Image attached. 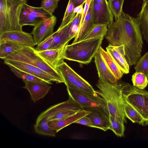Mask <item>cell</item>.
Wrapping results in <instances>:
<instances>
[{
	"label": "cell",
	"instance_id": "16",
	"mask_svg": "<svg viewBox=\"0 0 148 148\" xmlns=\"http://www.w3.org/2000/svg\"><path fill=\"white\" fill-rule=\"evenodd\" d=\"M106 49L123 73H129L130 65L125 57L124 45L114 46L109 45Z\"/></svg>",
	"mask_w": 148,
	"mask_h": 148
},
{
	"label": "cell",
	"instance_id": "6",
	"mask_svg": "<svg viewBox=\"0 0 148 148\" xmlns=\"http://www.w3.org/2000/svg\"><path fill=\"white\" fill-rule=\"evenodd\" d=\"M123 100L140 115L148 125V91L126 83H121Z\"/></svg>",
	"mask_w": 148,
	"mask_h": 148
},
{
	"label": "cell",
	"instance_id": "28",
	"mask_svg": "<svg viewBox=\"0 0 148 148\" xmlns=\"http://www.w3.org/2000/svg\"><path fill=\"white\" fill-rule=\"evenodd\" d=\"M124 112L127 118L133 123H137L142 126H146L145 122L138 113L124 100Z\"/></svg>",
	"mask_w": 148,
	"mask_h": 148
},
{
	"label": "cell",
	"instance_id": "5",
	"mask_svg": "<svg viewBox=\"0 0 148 148\" xmlns=\"http://www.w3.org/2000/svg\"><path fill=\"white\" fill-rule=\"evenodd\" d=\"M3 60L19 61L32 65L50 74L56 83H64L58 70L51 67L37 54L33 47L24 45L22 49L10 54Z\"/></svg>",
	"mask_w": 148,
	"mask_h": 148
},
{
	"label": "cell",
	"instance_id": "13",
	"mask_svg": "<svg viewBox=\"0 0 148 148\" xmlns=\"http://www.w3.org/2000/svg\"><path fill=\"white\" fill-rule=\"evenodd\" d=\"M4 63L11 65L18 69L39 78L49 84L51 82H55L53 78L50 74L42 69L32 65L19 61L4 60Z\"/></svg>",
	"mask_w": 148,
	"mask_h": 148
},
{
	"label": "cell",
	"instance_id": "9",
	"mask_svg": "<svg viewBox=\"0 0 148 148\" xmlns=\"http://www.w3.org/2000/svg\"><path fill=\"white\" fill-rule=\"evenodd\" d=\"M53 15L41 7H34L25 3L21 11L19 23L22 27L26 25L34 27Z\"/></svg>",
	"mask_w": 148,
	"mask_h": 148
},
{
	"label": "cell",
	"instance_id": "18",
	"mask_svg": "<svg viewBox=\"0 0 148 148\" xmlns=\"http://www.w3.org/2000/svg\"><path fill=\"white\" fill-rule=\"evenodd\" d=\"M94 59L99 79L111 84L117 82L118 80L106 64L99 49L95 56Z\"/></svg>",
	"mask_w": 148,
	"mask_h": 148
},
{
	"label": "cell",
	"instance_id": "4",
	"mask_svg": "<svg viewBox=\"0 0 148 148\" xmlns=\"http://www.w3.org/2000/svg\"><path fill=\"white\" fill-rule=\"evenodd\" d=\"M27 0H0V34L13 30H22L19 23L23 5Z\"/></svg>",
	"mask_w": 148,
	"mask_h": 148
},
{
	"label": "cell",
	"instance_id": "24",
	"mask_svg": "<svg viewBox=\"0 0 148 148\" xmlns=\"http://www.w3.org/2000/svg\"><path fill=\"white\" fill-rule=\"evenodd\" d=\"M99 50L106 64L118 80L123 76V73L120 69L111 56L100 46Z\"/></svg>",
	"mask_w": 148,
	"mask_h": 148
},
{
	"label": "cell",
	"instance_id": "14",
	"mask_svg": "<svg viewBox=\"0 0 148 148\" xmlns=\"http://www.w3.org/2000/svg\"><path fill=\"white\" fill-rule=\"evenodd\" d=\"M93 11L94 24L106 25L108 26L114 21V16L108 2L102 5L93 1Z\"/></svg>",
	"mask_w": 148,
	"mask_h": 148
},
{
	"label": "cell",
	"instance_id": "15",
	"mask_svg": "<svg viewBox=\"0 0 148 148\" xmlns=\"http://www.w3.org/2000/svg\"><path fill=\"white\" fill-rule=\"evenodd\" d=\"M23 81L25 84L23 88L29 91L31 99L34 102L44 97L51 87L46 83L25 80Z\"/></svg>",
	"mask_w": 148,
	"mask_h": 148
},
{
	"label": "cell",
	"instance_id": "20",
	"mask_svg": "<svg viewBox=\"0 0 148 148\" xmlns=\"http://www.w3.org/2000/svg\"><path fill=\"white\" fill-rule=\"evenodd\" d=\"M93 5V1L91 0L88 12L83 23L72 43L81 41L94 25Z\"/></svg>",
	"mask_w": 148,
	"mask_h": 148
},
{
	"label": "cell",
	"instance_id": "10",
	"mask_svg": "<svg viewBox=\"0 0 148 148\" xmlns=\"http://www.w3.org/2000/svg\"><path fill=\"white\" fill-rule=\"evenodd\" d=\"M79 109H83L78 103L69 97L67 101L52 106L41 112L36 120L44 118L48 122L56 120L57 117L64 111Z\"/></svg>",
	"mask_w": 148,
	"mask_h": 148
},
{
	"label": "cell",
	"instance_id": "39",
	"mask_svg": "<svg viewBox=\"0 0 148 148\" xmlns=\"http://www.w3.org/2000/svg\"><path fill=\"white\" fill-rule=\"evenodd\" d=\"M91 1V0H86L85 3V4L84 8L82 14L79 28L82 26L85 16L88 12Z\"/></svg>",
	"mask_w": 148,
	"mask_h": 148
},
{
	"label": "cell",
	"instance_id": "33",
	"mask_svg": "<svg viewBox=\"0 0 148 148\" xmlns=\"http://www.w3.org/2000/svg\"><path fill=\"white\" fill-rule=\"evenodd\" d=\"M124 0H108V3L110 10L114 17L117 19L123 12V6Z\"/></svg>",
	"mask_w": 148,
	"mask_h": 148
},
{
	"label": "cell",
	"instance_id": "30",
	"mask_svg": "<svg viewBox=\"0 0 148 148\" xmlns=\"http://www.w3.org/2000/svg\"><path fill=\"white\" fill-rule=\"evenodd\" d=\"M75 7L74 0H69L61 24L58 29L63 27L72 21L76 14L73 12Z\"/></svg>",
	"mask_w": 148,
	"mask_h": 148
},
{
	"label": "cell",
	"instance_id": "37",
	"mask_svg": "<svg viewBox=\"0 0 148 148\" xmlns=\"http://www.w3.org/2000/svg\"><path fill=\"white\" fill-rule=\"evenodd\" d=\"M59 0H42L40 7L53 14L58 8Z\"/></svg>",
	"mask_w": 148,
	"mask_h": 148
},
{
	"label": "cell",
	"instance_id": "43",
	"mask_svg": "<svg viewBox=\"0 0 148 148\" xmlns=\"http://www.w3.org/2000/svg\"><path fill=\"white\" fill-rule=\"evenodd\" d=\"M143 2H145L148 1V0H143Z\"/></svg>",
	"mask_w": 148,
	"mask_h": 148
},
{
	"label": "cell",
	"instance_id": "3",
	"mask_svg": "<svg viewBox=\"0 0 148 148\" xmlns=\"http://www.w3.org/2000/svg\"><path fill=\"white\" fill-rule=\"evenodd\" d=\"M104 37L81 40L65 47L63 58L69 60L87 64L98 52Z\"/></svg>",
	"mask_w": 148,
	"mask_h": 148
},
{
	"label": "cell",
	"instance_id": "21",
	"mask_svg": "<svg viewBox=\"0 0 148 148\" xmlns=\"http://www.w3.org/2000/svg\"><path fill=\"white\" fill-rule=\"evenodd\" d=\"M71 21L62 28L58 29L56 32L55 36L49 49L60 48L68 44L70 41L69 32Z\"/></svg>",
	"mask_w": 148,
	"mask_h": 148
},
{
	"label": "cell",
	"instance_id": "31",
	"mask_svg": "<svg viewBox=\"0 0 148 148\" xmlns=\"http://www.w3.org/2000/svg\"><path fill=\"white\" fill-rule=\"evenodd\" d=\"M110 126L109 129L112 131L118 137H124L125 130L124 123L120 122L111 115L109 116Z\"/></svg>",
	"mask_w": 148,
	"mask_h": 148
},
{
	"label": "cell",
	"instance_id": "19",
	"mask_svg": "<svg viewBox=\"0 0 148 148\" xmlns=\"http://www.w3.org/2000/svg\"><path fill=\"white\" fill-rule=\"evenodd\" d=\"M90 112V110L82 109L77 113L67 118L49 121L48 124L49 126L57 133L63 128L75 123L79 119L86 116Z\"/></svg>",
	"mask_w": 148,
	"mask_h": 148
},
{
	"label": "cell",
	"instance_id": "17",
	"mask_svg": "<svg viewBox=\"0 0 148 148\" xmlns=\"http://www.w3.org/2000/svg\"><path fill=\"white\" fill-rule=\"evenodd\" d=\"M65 47L59 49H48L40 51H37L35 50V51L51 67L58 70V66L64 61L63 55Z\"/></svg>",
	"mask_w": 148,
	"mask_h": 148
},
{
	"label": "cell",
	"instance_id": "27",
	"mask_svg": "<svg viewBox=\"0 0 148 148\" xmlns=\"http://www.w3.org/2000/svg\"><path fill=\"white\" fill-rule=\"evenodd\" d=\"M25 45L11 41L0 43V58L3 59L10 54L22 49Z\"/></svg>",
	"mask_w": 148,
	"mask_h": 148
},
{
	"label": "cell",
	"instance_id": "23",
	"mask_svg": "<svg viewBox=\"0 0 148 148\" xmlns=\"http://www.w3.org/2000/svg\"><path fill=\"white\" fill-rule=\"evenodd\" d=\"M144 39L148 43V1L143 2L141 10L137 15Z\"/></svg>",
	"mask_w": 148,
	"mask_h": 148
},
{
	"label": "cell",
	"instance_id": "25",
	"mask_svg": "<svg viewBox=\"0 0 148 148\" xmlns=\"http://www.w3.org/2000/svg\"><path fill=\"white\" fill-rule=\"evenodd\" d=\"M35 132L39 134L54 137L56 132L52 129L48 124V122L45 119L36 120L34 125Z\"/></svg>",
	"mask_w": 148,
	"mask_h": 148
},
{
	"label": "cell",
	"instance_id": "26",
	"mask_svg": "<svg viewBox=\"0 0 148 148\" xmlns=\"http://www.w3.org/2000/svg\"><path fill=\"white\" fill-rule=\"evenodd\" d=\"M108 30L107 25L94 24L81 40L104 37Z\"/></svg>",
	"mask_w": 148,
	"mask_h": 148
},
{
	"label": "cell",
	"instance_id": "8",
	"mask_svg": "<svg viewBox=\"0 0 148 148\" xmlns=\"http://www.w3.org/2000/svg\"><path fill=\"white\" fill-rule=\"evenodd\" d=\"M58 70L67 87L89 94H97L88 82L77 74L65 62H63L58 66Z\"/></svg>",
	"mask_w": 148,
	"mask_h": 148
},
{
	"label": "cell",
	"instance_id": "12",
	"mask_svg": "<svg viewBox=\"0 0 148 148\" xmlns=\"http://www.w3.org/2000/svg\"><path fill=\"white\" fill-rule=\"evenodd\" d=\"M11 41L34 47L37 45L31 33L22 30L4 32L0 34V43Z\"/></svg>",
	"mask_w": 148,
	"mask_h": 148
},
{
	"label": "cell",
	"instance_id": "35",
	"mask_svg": "<svg viewBox=\"0 0 148 148\" xmlns=\"http://www.w3.org/2000/svg\"><path fill=\"white\" fill-rule=\"evenodd\" d=\"M136 64L134 67L136 72L143 73L148 78V52L146 53Z\"/></svg>",
	"mask_w": 148,
	"mask_h": 148
},
{
	"label": "cell",
	"instance_id": "22",
	"mask_svg": "<svg viewBox=\"0 0 148 148\" xmlns=\"http://www.w3.org/2000/svg\"><path fill=\"white\" fill-rule=\"evenodd\" d=\"M90 111L86 116L90 120L92 127L99 128L105 132L109 130L110 126L109 118L99 112Z\"/></svg>",
	"mask_w": 148,
	"mask_h": 148
},
{
	"label": "cell",
	"instance_id": "40",
	"mask_svg": "<svg viewBox=\"0 0 148 148\" xmlns=\"http://www.w3.org/2000/svg\"><path fill=\"white\" fill-rule=\"evenodd\" d=\"M85 3H84L81 5L75 7L73 9V12L76 13L82 14L84 10L83 6Z\"/></svg>",
	"mask_w": 148,
	"mask_h": 148
},
{
	"label": "cell",
	"instance_id": "42",
	"mask_svg": "<svg viewBox=\"0 0 148 148\" xmlns=\"http://www.w3.org/2000/svg\"><path fill=\"white\" fill-rule=\"evenodd\" d=\"M93 1L96 3L102 5L108 2L107 0H93Z\"/></svg>",
	"mask_w": 148,
	"mask_h": 148
},
{
	"label": "cell",
	"instance_id": "34",
	"mask_svg": "<svg viewBox=\"0 0 148 148\" xmlns=\"http://www.w3.org/2000/svg\"><path fill=\"white\" fill-rule=\"evenodd\" d=\"M82 16V14L76 13L71 21L69 32L70 40L75 38L79 32Z\"/></svg>",
	"mask_w": 148,
	"mask_h": 148
},
{
	"label": "cell",
	"instance_id": "2",
	"mask_svg": "<svg viewBox=\"0 0 148 148\" xmlns=\"http://www.w3.org/2000/svg\"><path fill=\"white\" fill-rule=\"evenodd\" d=\"M96 86L99 90L96 92L105 101L110 115L120 122L126 123L121 83L111 84L99 79Z\"/></svg>",
	"mask_w": 148,
	"mask_h": 148
},
{
	"label": "cell",
	"instance_id": "7",
	"mask_svg": "<svg viewBox=\"0 0 148 148\" xmlns=\"http://www.w3.org/2000/svg\"><path fill=\"white\" fill-rule=\"evenodd\" d=\"M69 97L78 103L83 109L99 112L109 118L106 102L98 94H92L67 87Z\"/></svg>",
	"mask_w": 148,
	"mask_h": 148
},
{
	"label": "cell",
	"instance_id": "41",
	"mask_svg": "<svg viewBox=\"0 0 148 148\" xmlns=\"http://www.w3.org/2000/svg\"><path fill=\"white\" fill-rule=\"evenodd\" d=\"M86 0H74L75 7L85 3Z\"/></svg>",
	"mask_w": 148,
	"mask_h": 148
},
{
	"label": "cell",
	"instance_id": "36",
	"mask_svg": "<svg viewBox=\"0 0 148 148\" xmlns=\"http://www.w3.org/2000/svg\"><path fill=\"white\" fill-rule=\"evenodd\" d=\"M56 34V32L45 39L35 48L36 51H40L49 49Z\"/></svg>",
	"mask_w": 148,
	"mask_h": 148
},
{
	"label": "cell",
	"instance_id": "29",
	"mask_svg": "<svg viewBox=\"0 0 148 148\" xmlns=\"http://www.w3.org/2000/svg\"><path fill=\"white\" fill-rule=\"evenodd\" d=\"M7 65L15 75L18 78L21 79L23 80L47 84L42 79L29 73L22 71L11 65L8 64H7Z\"/></svg>",
	"mask_w": 148,
	"mask_h": 148
},
{
	"label": "cell",
	"instance_id": "32",
	"mask_svg": "<svg viewBox=\"0 0 148 148\" xmlns=\"http://www.w3.org/2000/svg\"><path fill=\"white\" fill-rule=\"evenodd\" d=\"M133 85L140 89H144L148 84V78L143 73L136 72L132 76Z\"/></svg>",
	"mask_w": 148,
	"mask_h": 148
},
{
	"label": "cell",
	"instance_id": "11",
	"mask_svg": "<svg viewBox=\"0 0 148 148\" xmlns=\"http://www.w3.org/2000/svg\"><path fill=\"white\" fill-rule=\"evenodd\" d=\"M56 22V17L53 15L34 26L31 34L37 45L53 33Z\"/></svg>",
	"mask_w": 148,
	"mask_h": 148
},
{
	"label": "cell",
	"instance_id": "1",
	"mask_svg": "<svg viewBox=\"0 0 148 148\" xmlns=\"http://www.w3.org/2000/svg\"><path fill=\"white\" fill-rule=\"evenodd\" d=\"M105 37L109 45H124L125 57L129 65L136 64L141 57L143 45L142 34L137 18L123 11L120 17L108 26Z\"/></svg>",
	"mask_w": 148,
	"mask_h": 148
},
{
	"label": "cell",
	"instance_id": "38",
	"mask_svg": "<svg viewBox=\"0 0 148 148\" xmlns=\"http://www.w3.org/2000/svg\"><path fill=\"white\" fill-rule=\"evenodd\" d=\"M75 123L92 127V125L90 120L86 116L79 119Z\"/></svg>",
	"mask_w": 148,
	"mask_h": 148
}]
</instances>
